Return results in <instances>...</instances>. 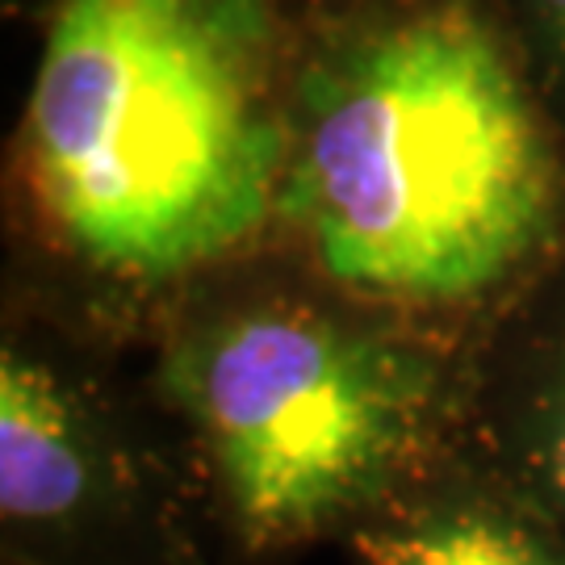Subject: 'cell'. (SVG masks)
Here are the masks:
<instances>
[{
    "instance_id": "obj_1",
    "label": "cell",
    "mask_w": 565,
    "mask_h": 565,
    "mask_svg": "<svg viewBox=\"0 0 565 565\" xmlns=\"http://www.w3.org/2000/svg\"><path fill=\"white\" fill-rule=\"evenodd\" d=\"M4 142V289L139 356L273 226L294 4L39 0Z\"/></svg>"
},
{
    "instance_id": "obj_2",
    "label": "cell",
    "mask_w": 565,
    "mask_h": 565,
    "mask_svg": "<svg viewBox=\"0 0 565 565\" xmlns=\"http://www.w3.org/2000/svg\"><path fill=\"white\" fill-rule=\"evenodd\" d=\"M268 252L461 352L565 256V130L494 0L294 4Z\"/></svg>"
},
{
    "instance_id": "obj_3",
    "label": "cell",
    "mask_w": 565,
    "mask_h": 565,
    "mask_svg": "<svg viewBox=\"0 0 565 565\" xmlns=\"http://www.w3.org/2000/svg\"><path fill=\"white\" fill-rule=\"evenodd\" d=\"M469 352L277 252L193 285L139 352L214 565H302L461 440Z\"/></svg>"
},
{
    "instance_id": "obj_4",
    "label": "cell",
    "mask_w": 565,
    "mask_h": 565,
    "mask_svg": "<svg viewBox=\"0 0 565 565\" xmlns=\"http://www.w3.org/2000/svg\"><path fill=\"white\" fill-rule=\"evenodd\" d=\"M0 557L214 565L139 356L0 302Z\"/></svg>"
},
{
    "instance_id": "obj_5",
    "label": "cell",
    "mask_w": 565,
    "mask_h": 565,
    "mask_svg": "<svg viewBox=\"0 0 565 565\" xmlns=\"http://www.w3.org/2000/svg\"><path fill=\"white\" fill-rule=\"evenodd\" d=\"M461 436L565 524V256L478 343Z\"/></svg>"
},
{
    "instance_id": "obj_6",
    "label": "cell",
    "mask_w": 565,
    "mask_h": 565,
    "mask_svg": "<svg viewBox=\"0 0 565 565\" xmlns=\"http://www.w3.org/2000/svg\"><path fill=\"white\" fill-rule=\"evenodd\" d=\"M348 565H565V524L461 440L340 548Z\"/></svg>"
},
{
    "instance_id": "obj_7",
    "label": "cell",
    "mask_w": 565,
    "mask_h": 565,
    "mask_svg": "<svg viewBox=\"0 0 565 565\" xmlns=\"http://www.w3.org/2000/svg\"><path fill=\"white\" fill-rule=\"evenodd\" d=\"M548 114L565 130V0H494Z\"/></svg>"
},
{
    "instance_id": "obj_8",
    "label": "cell",
    "mask_w": 565,
    "mask_h": 565,
    "mask_svg": "<svg viewBox=\"0 0 565 565\" xmlns=\"http://www.w3.org/2000/svg\"><path fill=\"white\" fill-rule=\"evenodd\" d=\"M0 565H30V562H18V557H0Z\"/></svg>"
},
{
    "instance_id": "obj_9",
    "label": "cell",
    "mask_w": 565,
    "mask_h": 565,
    "mask_svg": "<svg viewBox=\"0 0 565 565\" xmlns=\"http://www.w3.org/2000/svg\"><path fill=\"white\" fill-rule=\"evenodd\" d=\"M285 4H306V0H285Z\"/></svg>"
}]
</instances>
